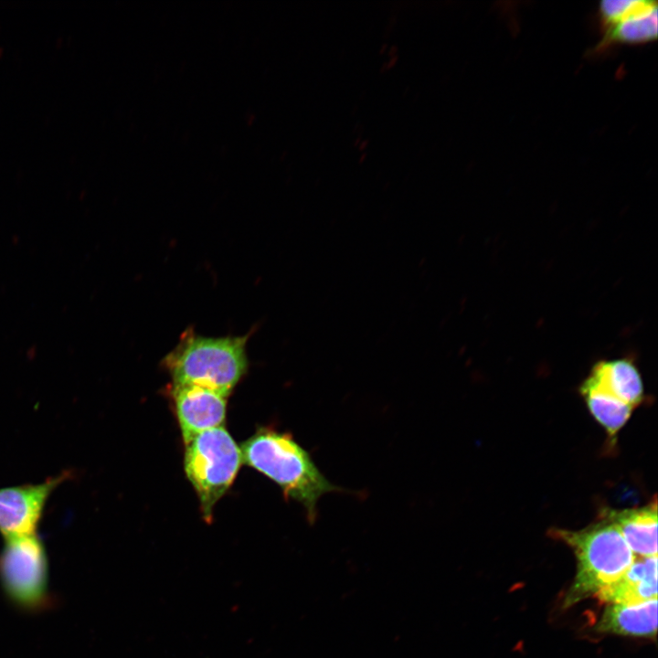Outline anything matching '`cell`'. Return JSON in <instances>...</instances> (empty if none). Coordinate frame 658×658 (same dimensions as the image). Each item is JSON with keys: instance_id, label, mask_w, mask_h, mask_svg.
Masks as SVG:
<instances>
[{"instance_id": "cell-1", "label": "cell", "mask_w": 658, "mask_h": 658, "mask_svg": "<svg viewBox=\"0 0 658 658\" xmlns=\"http://www.w3.org/2000/svg\"><path fill=\"white\" fill-rule=\"evenodd\" d=\"M242 462L268 476L286 499L300 503L313 523L322 495L342 490L321 472L309 452L290 433L262 428L240 448Z\"/></svg>"}, {"instance_id": "cell-2", "label": "cell", "mask_w": 658, "mask_h": 658, "mask_svg": "<svg viewBox=\"0 0 658 658\" xmlns=\"http://www.w3.org/2000/svg\"><path fill=\"white\" fill-rule=\"evenodd\" d=\"M550 536L566 543L577 557V574L565 606L596 596L631 566L632 553L617 527L601 513L600 520L580 530L554 528Z\"/></svg>"}, {"instance_id": "cell-3", "label": "cell", "mask_w": 658, "mask_h": 658, "mask_svg": "<svg viewBox=\"0 0 658 658\" xmlns=\"http://www.w3.org/2000/svg\"><path fill=\"white\" fill-rule=\"evenodd\" d=\"M247 339L185 334L164 359L173 387L196 386L228 397L247 371Z\"/></svg>"}, {"instance_id": "cell-4", "label": "cell", "mask_w": 658, "mask_h": 658, "mask_svg": "<svg viewBox=\"0 0 658 658\" xmlns=\"http://www.w3.org/2000/svg\"><path fill=\"white\" fill-rule=\"evenodd\" d=\"M242 462L240 448L224 426L205 430L186 444L184 466L206 521L232 484Z\"/></svg>"}, {"instance_id": "cell-5", "label": "cell", "mask_w": 658, "mask_h": 658, "mask_svg": "<svg viewBox=\"0 0 658 658\" xmlns=\"http://www.w3.org/2000/svg\"><path fill=\"white\" fill-rule=\"evenodd\" d=\"M0 551V585L8 600L26 610L48 601V561L36 535L5 538Z\"/></svg>"}, {"instance_id": "cell-6", "label": "cell", "mask_w": 658, "mask_h": 658, "mask_svg": "<svg viewBox=\"0 0 658 658\" xmlns=\"http://www.w3.org/2000/svg\"><path fill=\"white\" fill-rule=\"evenodd\" d=\"M68 473L38 484L0 488V532L6 537L36 535L46 503Z\"/></svg>"}, {"instance_id": "cell-7", "label": "cell", "mask_w": 658, "mask_h": 658, "mask_svg": "<svg viewBox=\"0 0 658 658\" xmlns=\"http://www.w3.org/2000/svg\"><path fill=\"white\" fill-rule=\"evenodd\" d=\"M172 397L185 444L199 433L223 426L228 397L196 387H172Z\"/></svg>"}, {"instance_id": "cell-8", "label": "cell", "mask_w": 658, "mask_h": 658, "mask_svg": "<svg viewBox=\"0 0 658 658\" xmlns=\"http://www.w3.org/2000/svg\"><path fill=\"white\" fill-rule=\"evenodd\" d=\"M602 514L617 527L629 547L640 557H657V502L624 510L605 509Z\"/></svg>"}, {"instance_id": "cell-9", "label": "cell", "mask_w": 658, "mask_h": 658, "mask_svg": "<svg viewBox=\"0 0 658 658\" xmlns=\"http://www.w3.org/2000/svg\"><path fill=\"white\" fill-rule=\"evenodd\" d=\"M595 597L608 604H638L657 599V557H636L616 582Z\"/></svg>"}, {"instance_id": "cell-10", "label": "cell", "mask_w": 658, "mask_h": 658, "mask_svg": "<svg viewBox=\"0 0 658 658\" xmlns=\"http://www.w3.org/2000/svg\"><path fill=\"white\" fill-rule=\"evenodd\" d=\"M585 380L634 409L642 401V377L636 366L628 358L599 361Z\"/></svg>"}, {"instance_id": "cell-11", "label": "cell", "mask_w": 658, "mask_h": 658, "mask_svg": "<svg viewBox=\"0 0 658 658\" xmlns=\"http://www.w3.org/2000/svg\"><path fill=\"white\" fill-rule=\"evenodd\" d=\"M597 630L623 636H655L657 599L638 604H609L602 612Z\"/></svg>"}, {"instance_id": "cell-12", "label": "cell", "mask_w": 658, "mask_h": 658, "mask_svg": "<svg viewBox=\"0 0 658 658\" xmlns=\"http://www.w3.org/2000/svg\"><path fill=\"white\" fill-rule=\"evenodd\" d=\"M580 392L594 419L614 438L634 409L601 388L583 381Z\"/></svg>"}, {"instance_id": "cell-13", "label": "cell", "mask_w": 658, "mask_h": 658, "mask_svg": "<svg viewBox=\"0 0 658 658\" xmlns=\"http://www.w3.org/2000/svg\"><path fill=\"white\" fill-rule=\"evenodd\" d=\"M657 36V12L648 16L610 25L609 37L623 42H642Z\"/></svg>"}]
</instances>
